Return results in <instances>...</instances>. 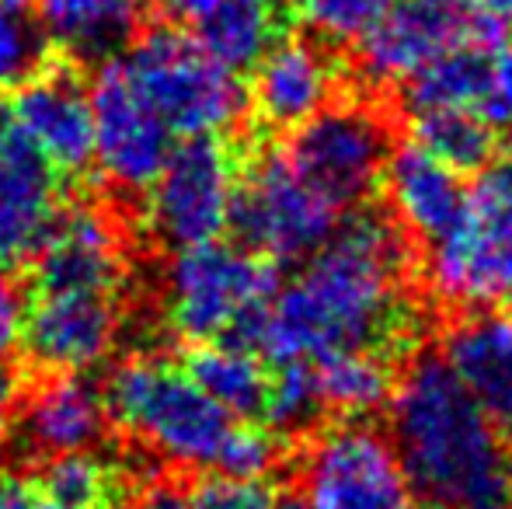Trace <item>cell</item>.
Instances as JSON below:
<instances>
[{"instance_id": "30", "label": "cell", "mask_w": 512, "mask_h": 509, "mask_svg": "<svg viewBox=\"0 0 512 509\" xmlns=\"http://www.w3.org/2000/svg\"><path fill=\"white\" fill-rule=\"evenodd\" d=\"M304 18L321 39L328 42H359L394 0H300Z\"/></svg>"}, {"instance_id": "33", "label": "cell", "mask_w": 512, "mask_h": 509, "mask_svg": "<svg viewBox=\"0 0 512 509\" xmlns=\"http://www.w3.org/2000/svg\"><path fill=\"white\" fill-rule=\"evenodd\" d=\"M488 119H512V46L488 60Z\"/></svg>"}, {"instance_id": "3", "label": "cell", "mask_w": 512, "mask_h": 509, "mask_svg": "<svg viewBox=\"0 0 512 509\" xmlns=\"http://www.w3.org/2000/svg\"><path fill=\"white\" fill-rule=\"evenodd\" d=\"M108 422L126 429L161 461L189 471H216L234 433V415L185 374L154 356L119 363L105 384Z\"/></svg>"}, {"instance_id": "17", "label": "cell", "mask_w": 512, "mask_h": 509, "mask_svg": "<svg viewBox=\"0 0 512 509\" xmlns=\"http://www.w3.org/2000/svg\"><path fill=\"white\" fill-rule=\"evenodd\" d=\"M335 63L310 39H272L255 60L251 105L272 129H297L331 105L335 95Z\"/></svg>"}, {"instance_id": "29", "label": "cell", "mask_w": 512, "mask_h": 509, "mask_svg": "<svg viewBox=\"0 0 512 509\" xmlns=\"http://www.w3.org/2000/svg\"><path fill=\"white\" fill-rule=\"evenodd\" d=\"M46 35L25 14V7H11L0 0V91H14L21 81L46 67Z\"/></svg>"}, {"instance_id": "32", "label": "cell", "mask_w": 512, "mask_h": 509, "mask_svg": "<svg viewBox=\"0 0 512 509\" xmlns=\"http://www.w3.org/2000/svg\"><path fill=\"white\" fill-rule=\"evenodd\" d=\"M276 457H279V440H276L272 429L237 422L216 471H223V475H237V478H262L276 468Z\"/></svg>"}, {"instance_id": "6", "label": "cell", "mask_w": 512, "mask_h": 509, "mask_svg": "<svg viewBox=\"0 0 512 509\" xmlns=\"http://www.w3.org/2000/svg\"><path fill=\"white\" fill-rule=\"evenodd\" d=\"M429 283L460 307H485L512 290L509 171H485L450 227L429 238Z\"/></svg>"}, {"instance_id": "37", "label": "cell", "mask_w": 512, "mask_h": 509, "mask_svg": "<svg viewBox=\"0 0 512 509\" xmlns=\"http://www.w3.org/2000/svg\"><path fill=\"white\" fill-rule=\"evenodd\" d=\"M474 18L485 21L495 35H506L512 28V0H467Z\"/></svg>"}, {"instance_id": "14", "label": "cell", "mask_w": 512, "mask_h": 509, "mask_svg": "<svg viewBox=\"0 0 512 509\" xmlns=\"http://www.w3.org/2000/svg\"><path fill=\"white\" fill-rule=\"evenodd\" d=\"M7 129L56 175H77L95 161V119L84 84L67 67H39L14 88Z\"/></svg>"}, {"instance_id": "4", "label": "cell", "mask_w": 512, "mask_h": 509, "mask_svg": "<svg viewBox=\"0 0 512 509\" xmlns=\"http://www.w3.org/2000/svg\"><path fill=\"white\" fill-rule=\"evenodd\" d=\"M279 290L276 265L251 248L206 245L178 248L164 272V321L185 342H244Z\"/></svg>"}, {"instance_id": "2", "label": "cell", "mask_w": 512, "mask_h": 509, "mask_svg": "<svg viewBox=\"0 0 512 509\" xmlns=\"http://www.w3.org/2000/svg\"><path fill=\"white\" fill-rule=\"evenodd\" d=\"M391 443L415 496L446 509H502L512 454L443 356H422L391 391Z\"/></svg>"}, {"instance_id": "43", "label": "cell", "mask_w": 512, "mask_h": 509, "mask_svg": "<svg viewBox=\"0 0 512 509\" xmlns=\"http://www.w3.org/2000/svg\"><path fill=\"white\" fill-rule=\"evenodd\" d=\"M439 509H446V506H439Z\"/></svg>"}, {"instance_id": "10", "label": "cell", "mask_w": 512, "mask_h": 509, "mask_svg": "<svg viewBox=\"0 0 512 509\" xmlns=\"http://www.w3.org/2000/svg\"><path fill=\"white\" fill-rule=\"evenodd\" d=\"M387 129L363 105H328L293 129L283 154L338 210L359 206L384 175Z\"/></svg>"}, {"instance_id": "34", "label": "cell", "mask_w": 512, "mask_h": 509, "mask_svg": "<svg viewBox=\"0 0 512 509\" xmlns=\"http://www.w3.org/2000/svg\"><path fill=\"white\" fill-rule=\"evenodd\" d=\"M21 314H25V297H21L18 283L7 276V269H0V353L18 342Z\"/></svg>"}, {"instance_id": "18", "label": "cell", "mask_w": 512, "mask_h": 509, "mask_svg": "<svg viewBox=\"0 0 512 509\" xmlns=\"http://www.w3.org/2000/svg\"><path fill=\"white\" fill-rule=\"evenodd\" d=\"M443 363L502 436H512V318L478 311L443 339Z\"/></svg>"}, {"instance_id": "28", "label": "cell", "mask_w": 512, "mask_h": 509, "mask_svg": "<svg viewBox=\"0 0 512 509\" xmlns=\"http://www.w3.org/2000/svg\"><path fill=\"white\" fill-rule=\"evenodd\" d=\"M321 391L310 363H279V374H269L262 419L279 433H297L321 415Z\"/></svg>"}, {"instance_id": "13", "label": "cell", "mask_w": 512, "mask_h": 509, "mask_svg": "<svg viewBox=\"0 0 512 509\" xmlns=\"http://www.w3.org/2000/svg\"><path fill=\"white\" fill-rule=\"evenodd\" d=\"M119 300L91 290H35L21 314L18 342L49 374H84L112 356L119 342Z\"/></svg>"}, {"instance_id": "42", "label": "cell", "mask_w": 512, "mask_h": 509, "mask_svg": "<svg viewBox=\"0 0 512 509\" xmlns=\"http://www.w3.org/2000/svg\"><path fill=\"white\" fill-rule=\"evenodd\" d=\"M502 509H512V499H509V503H506V506H502Z\"/></svg>"}, {"instance_id": "35", "label": "cell", "mask_w": 512, "mask_h": 509, "mask_svg": "<svg viewBox=\"0 0 512 509\" xmlns=\"http://www.w3.org/2000/svg\"><path fill=\"white\" fill-rule=\"evenodd\" d=\"M0 509H56V506L42 496L39 485L14 475H0Z\"/></svg>"}, {"instance_id": "40", "label": "cell", "mask_w": 512, "mask_h": 509, "mask_svg": "<svg viewBox=\"0 0 512 509\" xmlns=\"http://www.w3.org/2000/svg\"><path fill=\"white\" fill-rule=\"evenodd\" d=\"M509 175H512V133H509Z\"/></svg>"}, {"instance_id": "16", "label": "cell", "mask_w": 512, "mask_h": 509, "mask_svg": "<svg viewBox=\"0 0 512 509\" xmlns=\"http://www.w3.org/2000/svg\"><path fill=\"white\" fill-rule=\"evenodd\" d=\"M14 429L35 457L95 450L108 429L105 394L84 374H49L18 398Z\"/></svg>"}, {"instance_id": "19", "label": "cell", "mask_w": 512, "mask_h": 509, "mask_svg": "<svg viewBox=\"0 0 512 509\" xmlns=\"http://www.w3.org/2000/svg\"><path fill=\"white\" fill-rule=\"evenodd\" d=\"M56 206H60L56 171L4 123V133H0V269L35 255Z\"/></svg>"}, {"instance_id": "44", "label": "cell", "mask_w": 512, "mask_h": 509, "mask_svg": "<svg viewBox=\"0 0 512 509\" xmlns=\"http://www.w3.org/2000/svg\"><path fill=\"white\" fill-rule=\"evenodd\" d=\"M509 293H512V290H509Z\"/></svg>"}, {"instance_id": "11", "label": "cell", "mask_w": 512, "mask_h": 509, "mask_svg": "<svg viewBox=\"0 0 512 509\" xmlns=\"http://www.w3.org/2000/svg\"><path fill=\"white\" fill-rule=\"evenodd\" d=\"M457 46L499 49L502 35L474 18L467 0H394L359 39V67L373 84H405Z\"/></svg>"}, {"instance_id": "21", "label": "cell", "mask_w": 512, "mask_h": 509, "mask_svg": "<svg viewBox=\"0 0 512 509\" xmlns=\"http://www.w3.org/2000/svg\"><path fill=\"white\" fill-rule=\"evenodd\" d=\"M380 178H384L398 220L422 238H436L439 231H446L467 196V189L460 185V171L439 161L418 140L387 150Z\"/></svg>"}, {"instance_id": "12", "label": "cell", "mask_w": 512, "mask_h": 509, "mask_svg": "<svg viewBox=\"0 0 512 509\" xmlns=\"http://www.w3.org/2000/svg\"><path fill=\"white\" fill-rule=\"evenodd\" d=\"M88 102L95 119V161L102 175L119 192H147L168 161L175 136L136 95L119 53L98 63Z\"/></svg>"}, {"instance_id": "8", "label": "cell", "mask_w": 512, "mask_h": 509, "mask_svg": "<svg viewBox=\"0 0 512 509\" xmlns=\"http://www.w3.org/2000/svg\"><path fill=\"white\" fill-rule=\"evenodd\" d=\"M241 164L223 136H185L147 185L154 234L168 248L216 241L230 227Z\"/></svg>"}, {"instance_id": "41", "label": "cell", "mask_w": 512, "mask_h": 509, "mask_svg": "<svg viewBox=\"0 0 512 509\" xmlns=\"http://www.w3.org/2000/svg\"><path fill=\"white\" fill-rule=\"evenodd\" d=\"M0 133H4V116H0Z\"/></svg>"}, {"instance_id": "38", "label": "cell", "mask_w": 512, "mask_h": 509, "mask_svg": "<svg viewBox=\"0 0 512 509\" xmlns=\"http://www.w3.org/2000/svg\"><path fill=\"white\" fill-rule=\"evenodd\" d=\"M143 509H189V503H185V496L178 489L157 485V489L147 492V499H143Z\"/></svg>"}, {"instance_id": "1", "label": "cell", "mask_w": 512, "mask_h": 509, "mask_svg": "<svg viewBox=\"0 0 512 509\" xmlns=\"http://www.w3.org/2000/svg\"><path fill=\"white\" fill-rule=\"evenodd\" d=\"M408 252L380 213H356L328 234L286 290L269 300L251 349L276 363H314L342 349L405 346Z\"/></svg>"}, {"instance_id": "27", "label": "cell", "mask_w": 512, "mask_h": 509, "mask_svg": "<svg viewBox=\"0 0 512 509\" xmlns=\"http://www.w3.org/2000/svg\"><path fill=\"white\" fill-rule=\"evenodd\" d=\"M39 489L56 509H108L119 492V471L95 450L56 454L46 457Z\"/></svg>"}, {"instance_id": "22", "label": "cell", "mask_w": 512, "mask_h": 509, "mask_svg": "<svg viewBox=\"0 0 512 509\" xmlns=\"http://www.w3.org/2000/svg\"><path fill=\"white\" fill-rule=\"evenodd\" d=\"M143 25V0H39V28L49 46L81 63L122 53Z\"/></svg>"}, {"instance_id": "20", "label": "cell", "mask_w": 512, "mask_h": 509, "mask_svg": "<svg viewBox=\"0 0 512 509\" xmlns=\"http://www.w3.org/2000/svg\"><path fill=\"white\" fill-rule=\"evenodd\" d=\"M168 21L230 70L255 67L279 35V0H157Z\"/></svg>"}, {"instance_id": "7", "label": "cell", "mask_w": 512, "mask_h": 509, "mask_svg": "<svg viewBox=\"0 0 512 509\" xmlns=\"http://www.w3.org/2000/svg\"><path fill=\"white\" fill-rule=\"evenodd\" d=\"M338 206L314 189L283 150H269L237 182L230 227L269 262H300L338 227Z\"/></svg>"}, {"instance_id": "31", "label": "cell", "mask_w": 512, "mask_h": 509, "mask_svg": "<svg viewBox=\"0 0 512 509\" xmlns=\"http://www.w3.org/2000/svg\"><path fill=\"white\" fill-rule=\"evenodd\" d=\"M189 509H272L276 499L262 485V478H237L223 471H209L185 496Z\"/></svg>"}, {"instance_id": "9", "label": "cell", "mask_w": 512, "mask_h": 509, "mask_svg": "<svg viewBox=\"0 0 512 509\" xmlns=\"http://www.w3.org/2000/svg\"><path fill=\"white\" fill-rule=\"evenodd\" d=\"M310 509H415L391 436L363 419H345L314 436L300 464Z\"/></svg>"}, {"instance_id": "15", "label": "cell", "mask_w": 512, "mask_h": 509, "mask_svg": "<svg viewBox=\"0 0 512 509\" xmlns=\"http://www.w3.org/2000/svg\"><path fill=\"white\" fill-rule=\"evenodd\" d=\"M126 276V241L102 206H56L35 248V290L115 293Z\"/></svg>"}, {"instance_id": "39", "label": "cell", "mask_w": 512, "mask_h": 509, "mask_svg": "<svg viewBox=\"0 0 512 509\" xmlns=\"http://www.w3.org/2000/svg\"><path fill=\"white\" fill-rule=\"evenodd\" d=\"M272 509H310L304 499H283V503H276Z\"/></svg>"}, {"instance_id": "23", "label": "cell", "mask_w": 512, "mask_h": 509, "mask_svg": "<svg viewBox=\"0 0 512 509\" xmlns=\"http://www.w3.org/2000/svg\"><path fill=\"white\" fill-rule=\"evenodd\" d=\"M185 374L192 377L223 412L237 419L262 415L265 391H269V370L244 342H196L185 360Z\"/></svg>"}, {"instance_id": "36", "label": "cell", "mask_w": 512, "mask_h": 509, "mask_svg": "<svg viewBox=\"0 0 512 509\" xmlns=\"http://www.w3.org/2000/svg\"><path fill=\"white\" fill-rule=\"evenodd\" d=\"M18 398H21L18 374H14L11 363L0 356V450H4V443L11 440V433H14V412H18Z\"/></svg>"}, {"instance_id": "25", "label": "cell", "mask_w": 512, "mask_h": 509, "mask_svg": "<svg viewBox=\"0 0 512 509\" xmlns=\"http://www.w3.org/2000/svg\"><path fill=\"white\" fill-rule=\"evenodd\" d=\"M321 391V405L363 419L391 401L394 374L384 349H342L310 363Z\"/></svg>"}, {"instance_id": "26", "label": "cell", "mask_w": 512, "mask_h": 509, "mask_svg": "<svg viewBox=\"0 0 512 509\" xmlns=\"http://www.w3.org/2000/svg\"><path fill=\"white\" fill-rule=\"evenodd\" d=\"M415 140L453 171H481L495 157L492 119L481 112L446 109L415 116Z\"/></svg>"}, {"instance_id": "24", "label": "cell", "mask_w": 512, "mask_h": 509, "mask_svg": "<svg viewBox=\"0 0 512 509\" xmlns=\"http://www.w3.org/2000/svg\"><path fill=\"white\" fill-rule=\"evenodd\" d=\"M488 60H492L488 49L457 46L425 63L418 74L405 81V105L411 116L446 109H467L488 116Z\"/></svg>"}, {"instance_id": "5", "label": "cell", "mask_w": 512, "mask_h": 509, "mask_svg": "<svg viewBox=\"0 0 512 509\" xmlns=\"http://www.w3.org/2000/svg\"><path fill=\"white\" fill-rule=\"evenodd\" d=\"M119 60L136 95L171 136H223L248 109L237 70L213 60L182 28H150Z\"/></svg>"}]
</instances>
